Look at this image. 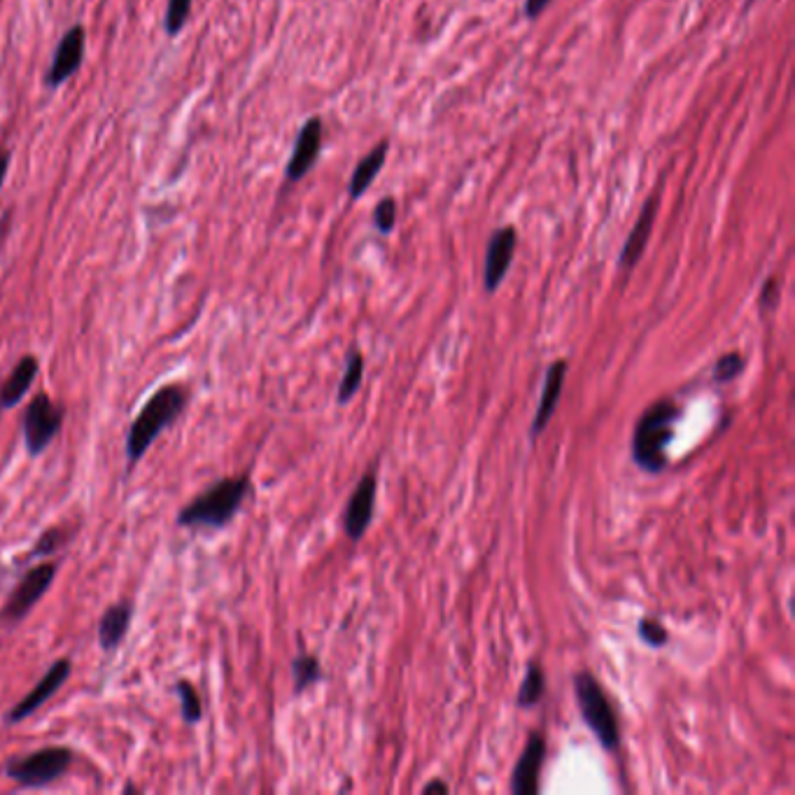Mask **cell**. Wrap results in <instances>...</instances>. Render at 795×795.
<instances>
[{"instance_id": "obj_27", "label": "cell", "mask_w": 795, "mask_h": 795, "mask_svg": "<svg viewBox=\"0 0 795 795\" xmlns=\"http://www.w3.org/2000/svg\"><path fill=\"white\" fill-rule=\"evenodd\" d=\"M639 637L646 644H651V646H662L668 641V631L660 623L651 621V619H641L639 621Z\"/></svg>"}, {"instance_id": "obj_14", "label": "cell", "mask_w": 795, "mask_h": 795, "mask_svg": "<svg viewBox=\"0 0 795 795\" xmlns=\"http://www.w3.org/2000/svg\"><path fill=\"white\" fill-rule=\"evenodd\" d=\"M38 371H40V364L33 355H26L14 364L12 374L3 380V383H0V411H10L24 400L26 392L33 386V380H36Z\"/></svg>"}, {"instance_id": "obj_26", "label": "cell", "mask_w": 795, "mask_h": 795, "mask_svg": "<svg viewBox=\"0 0 795 795\" xmlns=\"http://www.w3.org/2000/svg\"><path fill=\"white\" fill-rule=\"evenodd\" d=\"M394 220H396V204L392 198H386V201H380L374 210V224L380 234H390Z\"/></svg>"}, {"instance_id": "obj_17", "label": "cell", "mask_w": 795, "mask_h": 795, "mask_svg": "<svg viewBox=\"0 0 795 795\" xmlns=\"http://www.w3.org/2000/svg\"><path fill=\"white\" fill-rule=\"evenodd\" d=\"M656 206H658L656 198H649V201H646V206H644V210H641V215H639L637 224L633 227L631 236H627V241H625V245H623V253H621V259H619L621 269H627V271H631V269H635L637 264H639V259H641V255H644V250H646V243H649V238H651V231H653Z\"/></svg>"}, {"instance_id": "obj_5", "label": "cell", "mask_w": 795, "mask_h": 795, "mask_svg": "<svg viewBox=\"0 0 795 795\" xmlns=\"http://www.w3.org/2000/svg\"><path fill=\"white\" fill-rule=\"evenodd\" d=\"M75 754L69 747H45L26 756L10 758L3 772L22 788H40L52 784L71 770Z\"/></svg>"}, {"instance_id": "obj_23", "label": "cell", "mask_w": 795, "mask_h": 795, "mask_svg": "<svg viewBox=\"0 0 795 795\" xmlns=\"http://www.w3.org/2000/svg\"><path fill=\"white\" fill-rule=\"evenodd\" d=\"M192 12V0H169V8H166L163 26L169 36H178V33L185 28Z\"/></svg>"}, {"instance_id": "obj_21", "label": "cell", "mask_w": 795, "mask_h": 795, "mask_svg": "<svg viewBox=\"0 0 795 795\" xmlns=\"http://www.w3.org/2000/svg\"><path fill=\"white\" fill-rule=\"evenodd\" d=\"M362 376H364V357H362V353L353 351L351 357H347V367H345V374L341 378L339 404H347L353 400L355 392L362 386Z\"/></svg>"}, {"instance_id": "obj_4", "label": "cell", "mask_w": 795, "mask_h": 795, "mask_svg": "<svg viewBox=\"0 0 795 795\" xmlns=\"http://www.w3.org/2000/svg\"><path fill=\"white\" fill-rule=\"evenodd\" d=\"M574 693H576L578 711H582L586 725L595 733V737L600 739L602 747L609 751L619 749V742H621L619 721L614 714V707H611V702L607 698V693L598 684V678H595L590 672L574 674Z\"/></svg>"}, {"instance_id": "obj_12", "label": "cell", "mask_w": 795, "mask_h": 795, "mask_svg": "<svg viewBox=\"0 0 795 795\" xmlns=\"http://www.w3.org/2000/svg\"><path fill=\"white\" fill-rule=\"evenodd\" d=\"M320 147H322V120L313 118L302 126L299 136H296L292 157L288 161V180L306 178L308 171L313 169V163L320 157Z\"/></svg>"}, {"instance_id": "obj_1", "label": "cell", "mask_w": 795, "mask_h": 795, "mask_svg": "<svg viewBox=\"0 0 795 795\" xmlns=\"http://www.w3.org/2000/svg\"><path fill=\"white\" fill-rule=\"evenodd\" d=\"M187 400L189 390L180 383L163 386L150 396V400H147V404L134 418V423H131L126 432L129 469H134L163 429H169L182 416V411L187 408Z\"/></svg>"}, {"instance_id": "obj_18", "label": "cell", "mask_w": 795, "mask_h": 795, "mask_svg": "<svg viewBox=\"0 0 795 795\" xmlns=\"http://www.w3.org/2000/svg\"><path fill=\"white\" fill-rule=\"evenodd\" d=\"M388 150H390L388 140L378 143L374 150L357 163V169L351 178V187H347V189H351V198H359L364 192L371 187V182L378 178L380 171H383V163L388 159Z\"/></svg>"}, {"instance_id": "obj_28", "label": "cell", "mask_w": 795, "mask_h": 795, "mask_svg": "<svg viewBox=\"0 0 795 795\" xmlns=\"http://www.w3.org/2000/svg\"><path fill=\"white\" fill-rule=\"evenodd\" d=\"M776 304H780V283H776V278H768L763 290H760V308L768 313L776 308Z\"/></svg>"}, {"instance_id": "obj_29", "label": "cell", "mask_w": 795, "mask_h": 795, "mask_svg": "<svg viewBox=\"0 0 795 795\" xmlns=\"http://www.w3.org/2000/svg\"><path fill=\"white\" fill-rule=\"evenodd\" d=\"M551 3L553 0H525V16L535 20V16H539Z\"/></svg>"}, {"instance_id": "obj_30", "label": "cell", "mask_w": 795, "mask_h": 795, "mask_svg": "<svg viewBox=\"0 0 795 795\" xmlns=\"http://www.w3.org/2000/svg\"><path fill=\"white\" fill-rule=\"evenodd\" d=\"M8 169H10V152H0V187H3V182L8 178Z\"/></svg>"}, {"instance_id": "obj_15", "label": "cell", "mask_w": 795, "mask_h": 795, "mask_svg": "<svg viewBox=\"0 0 795 795\" xmlns=\"http://www.w3.org/2000/svg\"><path fill=\"white\" fill-rule=\"evenodd\" d=\"M565 376H567V362L565 359L551 364L549 371H546L541 400H539L535 420H533V437L543 432L546 425H549L551 416L555 413V406H558L560 394H562V383H565Z\"/></svg>"}, {"instance_id": "obj_22", "label": "cell", "mask_w": 795, "mask_h": 795, "mask_svg": "<svg viewBox=\"0 0 795 795\" xmlns=\"http://www.w3.org/2000/svg\"><path fill=\"white\" fill-rule=\"evenodd\" d=\"M543 672H541V668L537 665V662H529V668H527V674H525V682H523V686H521V690H518V705L521 707H535L539 700H541V695H543Z\"/></svg>"}, {"instance_id": "obj_2", "label": "cell", "mask_w": 795, "mask_h": 795, "mask_svg": "<svg viewBox=\"0 0 795 795\" xmlns=\"http://www.w3.org/2000/svg\"><path fill=\"white\" fill-rule=\"evenodd\" d=\"M250 476L220 478L201 494H196L187 506L178 513V525L187 529H222L236 518V513L250 494Z\"/></svg>"}, {"instance_id": "obj_11", "label": "cell", "mask_w": 795, "mask_h": 795, "mask_svg": "<svg viewBox=\"0 0 795 795\" xmlns=\"http://www.w3.org/2000/svg\"><path fill=\"white\" fill-rule=\"evenodd\" d=\"M374 506H376V478H374V474H367L359 480V486L353 492L351 502H347L345 518H343L345 535L353 541H359L364 537V533H367V527L371 525Z\"/></svg>"}, {"instance_id": "obj_8", "label": "cell", "mask_w": 795, "mask_h": 795, "mask_svg": "<svg viewBox=\"0 0 795 795\" xmlns=\"http://www.w3.org/2000/svg\"><path fill=\"white\" fill-rule=\"evenodd\" d=\"M71 672H73V665H71V660L69 658H61V660H57V662H52V668H49L47 670V674L40 678V682H38V686L36 688H33L28 695H26V698H22L20 702H16L10 711H8V717H5V721L10 723V725H14V723H22L24 719H28L30 714H33V711H38L49 698H52V695L65 684V682H69V676H71Z\"/></svg>"}, {"instance_id": "obj_31", "label": "cell", "mask_w": 795, "mask_h": 795, "mask_svg": "<svg viewBox=\"0 0 795 795\" xmlns=\"http://www.w3.org/2000/svg\"><path fill=\"white\" fill-rule=\"evenodd\" d=\"M423 791L425 793H449V786H445L443 782H432V784H427Z\"/></svg>"}, {"instance_id": "obj_20", "label": "cell", "mask_w": 795, "mask_h": 795, "mask_svg": "<svg viewBox=\"0 0 795 795\" xmlns=\"http://www.w3.org/2000/svg\"><path fill=\"white\" fill-rule=\"evenodd\" d=\"M175 695L180 698L182 719H185L192 725L204 719V705H201V698H198V693H196L192 682H187V678H178Z\"/></svg>"}, {"instance_id": "obj_7", "label": "cell", "mask_w": 795, "mask_h": 795, "mask_svg": "<svg viewBox=\"0 0 795 795\" xmlns=\"http://www.w3.org/2000/svg\"><path fill=\"white\" fill-rule=\"evenodd\" d=\"M57 562H42V565L28 570L22 578L20 584L14 586V590L10 592V598L3 607V619L8 625H14L24 621L30 609L36 607L40 602L42 595L49 590V586L54 584L57 578Z\"/></svg>"}, {"instance_id": "obj_6", "label": "cell", "mask_w": 795, "mask_h": 795, "mask_svg": "<svg viewBox=\"0 0 795 795\" xmlns=\"http://www.w3.org/2000/svg\"><path fill=\"white\" fill-rule=\"evenodd\" d=\"M63 406L54 404L49 400V394L40 392L30 400V404L24 411L22 420V432H24V445L28 455H40L47 451V445L57 439L63 427Z\"/></svg>"}, {"instance_id": "obj_16", "label": "cell", "mask_w": 795, "mask_h": 795, "mask_svg": "<svg viewBox=\"0 0 795 795\" xmlns=\"http://www.w3.org/2000/svg\"><path fill=\"white\" fill-rule=\"evenodd\" d=\"M131 619H134V604L118 602L106 609V614L98 621V644L106 653L114 651L129 633Z\"/></svg>"}, {"instance_id": "obj_10", "label": "cell", "mask_w": 795, "mask_h": 795, "mask_svg": "<svg viewBox=\"0 0 795 795\" xmlns=\"http://www.w3.org/2000/svg\"><path fill=\"white\" fill-rule=\"evenodd\" d=\"M516 243H518V234L513 227H504L492 234V238L488 243L486 269H484V283H486L488 292H494L502 285L504 276L511 269L513 253H516Z\"/></svg>"}, {"instance_id": "obj_19", "label": "cell", "mask_w": 795, "mask_h": 795, "mask_svg": "<svg viewBox=\"0 0 795 795\" xmlns=\"http://www.w3.org/2000/svg\"><path fill=\"white\" fill-rule=\"evenodd\" d=\"M292 676H294V690L304 693L313 684H318L322 678V668L316 656L302 653L292 660Z\"/></svg>"}, {"instance_id": "obj_3", "label": "cell", "mask_w": 795, "mask_h": 795, "mask_svg": "<svg viewBox=\"0 0 795 795\" xmlns=\"http://www.w3.org/2000/svg\"><path fill=\"white\" fill-rule=\"evenodd\" d=\"M682 408L674 402H658L639 418L633 435L635 465L649 474H660L668 465V445L674 439V425Z\"/></svg>"}, {"instance_id": "obj_9", "label": "cell", "mask_w": 795, "mask_h": 795, "mask_svg": "<svg viewBox=\"0 0 795 795\" xmlns=\"http://www.w3.org/2000/svg\"><path fill=\"white\" fill-rule=\"evenodd\" d=\"M85 49H87V30L85 26L77 24L61 38L54 52V61L47 71V85L59 87L65 80L73 77L80 71L82 59H85Z\"/></svg>"}, {"instance_id": "obj_24", "label": "cell", "mask_w": 795, "mask_h": 795, "mask_svg": "<svg viewBox=\"0 0 795 795\" xmlns=\"http://www.w3.org/2000/svg\"><path fill=\"white\" fill-rule=\"evenodd\" d=\"M63 543H65V533H63V529H59V527H52V529H47V533H45V535H40L38 543H36V546H33V549H30L28 558H38V555H52V553H57V551L61 549V546H63Z\"/></svg>"}, {"instance_id": "obj_25", "label": "cell", "mask_w": 795, "mask_h": 795, "mask_svg": "<svg viewBox=\"0 0 795 795\" xmlns=\"http://www.w3.org/2000/svg\"><path fill=\"white\" fill-rule=\"evenodd\" d=\"M742 364H744V359H742L739 353H727V355H723L717 362V367H714V380H719V383H731L733 378L739 376Z\"/></svg>"}, {"instance_id": "obj_13", "label": "cell", "mask_w": 795, "mask_h": 795, "mask_svg": "<svg viewBox=\"0 0 795 795\" xmlns=\"http://www.w3.org/2000/svg\"><path fill=\"white\" fill-rule=\"evenodd\" d=\"M546 758V744L541 735H533L511 776V791L516 795H533L539 791V774Z\"/></svg>"}]
</instances>
